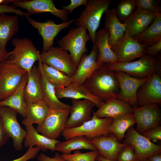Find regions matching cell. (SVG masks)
<instances>
[{
	"label": "cell",
	"mask_w": 161,
	"mask_h": 161,
	"mask_svg": "<svg viewBox=\"0 0 161 161\" xmlns=\"http://www.w3.org/2000/svg\"><path fill=\"white\" fill-rule=\"evenodd\" d=\"M49 109L43 99L27 105L25 112V117L22 124H40L47 116Z\"/></svg>",
	"instance_id": "f546056e"
},
{
	"label": "cell",
	"mask_w": 161,
	"mask_h": 161,
	"mask_svg": "<svg viewBox=\"0 0 161 161\" xmlns=\"http://www.w3.org/2000/svg\"><path fill=\"white\" fill-rule=\"evenodd\" d=\"M87 0H71L70 4L66 6H63L62 9L66 10L71 13L76 8L82 6H86Z\"/></svg>",
	"instance_id": "7bdbcfd3"
},
{
	"label": "cell",
	"mask_w": 161,
	"mask_h": 161,
	"mask_svg": "<svg viewBox=\"0 0 161 161\" xmlns=\"http://www.w3.org/2000/svg\"><path fill=\"white\" fill-rule=\"evenodd\" d=\"M55 92L57 97L59 99L68 98L75 100H88L93 102L98 108L103 102L91 94L83 85H77L71 83L65 87L55 89Z\"/></svg>",
	"instance_id": "4316f807"
},
{
	"label": "cell",
	"mask_w": 161,
	"mask_h": 161,
	"mask_svg": "<svg viewBox=\"0 0 161 161\" xmlns=\"http://www.w3.org/2000/svg\"><path fill=\"white\" fill-rule=\"evenodd\" d=\"M156 14L137 8L123 24L126 32L132 37L139 34L151 25Z\"/></svg>",
	"instance_id": "44dd1931"
},
{
	"label": "cell",
	"mask_w": 161,
	"mask_h": 161,
	"mask_svg": "<svg viewBox=\"0 0 161 161\" xmlns=\"http://www.w3.org/2000/svg\"><path fill=\"white\" fill-rule=\"evenodd\" d=\"M99 155L97 150L82 153L77 150L73 154H62L61 156L66 161H95Z\"/></svg>",
	"instance_id": "8d00e7d4"
},
{
	"label": "cell",
	"mask_w": 161,
	"mask_h": 161,
	"mask_svg": "<svg viewBox=\"0 0 161 161\" xmlns=\"http://www.w3.org/2000/svg\"><path fill=\"white\" fill-rule=\"evenodd\" d=\"M7 13H14L22 17L29 16L26 12H23L21 10L17 9V7L14 5H0V14Z\"/></svg>",
	"instance_id": "ab89813d"
},
{
	"label": "cell",
	"mask_w": 161,
	"mask_h": 161,
	"mask_svg": "<svg viewBox=\"0 0 161 161\" xmlns=\"http://www.w3.org/2000/svg\"><path fill=\"white\" fill-rule=\"evenodd\" d=\"M40 150V148L37 146L29 147L27 151L22 156L11 161H27L35 158Z\"/></svg>",
	"instance_id": "60d3db41"
},
{
	"label": "cell",
	"mask_w": 161,
	"mask_h": 161,
	"mask_svg": "<svg viewBox=\"0 0 161 161\" xmlns=\"http://www.w3.org/2000/svg\"><path fill=\"white\" fill-rule=\"evenodd\" d=\"M71 101L70 115L68 118L66 129L79 126L91 119L92 110L96 106L93 102L86 99H72Z\"/></svg>",
	"instance_id": "d6986e66"
},
{
	"label": "cell",
	"mask_w": 161,
	"mask_h": 161,
	"mask_svg": "<svg viewBox=\"0 0 161 161\" xmlns=\"http://www.w3.org/2000/svg\"><path fill=\"white\" fill-rule=\"evenodd\" d=\"M25 18L33 27L37 30L42 37L43 42L42 52L48 51L54 44V40L58 33L63 29L68 28L75 21V19L56 24L52 19H48L44 22L37 21L30 16Z\"/></svg>",
	"instance_id": "5bb4252c"
},
{
	"label": "cell",
	"mask_w": 161,
	"mask_h": 161,
	"mask_svg": "<svg viewBox=\"0 0 161 161\" xmlns=\"http://www.w3.org/2000/svg\"><path fill=\"white\" fill-rule=\"evenodd\" d=\"M27 73L8 58L0 63L1 101L8 97L16 90Z\"/></svg>",
	"instance_id": "52a82bcc"
},
{
	"label": "cell",
	"mask_w": 161,
	"mask_h": 161,
	"mask_svg": "<svg viewBox=\"0 0 161 161\" xmlns=\"http://www.w3.org/2000/svg\"><path fill=\"white\" fill-rule=\"evenodd\" d=\"M14 0H0V5H8L11 3H12Z\"/></svg>",
	"instance_id": "681fc988"
},
{
	"label": "cell",
	"mask_w": 161,
	"mask_h": 161,
	"mask_svg": "<svg viewBox=\"0 0 161 161\" xmlns=\"http://www.w3.org/2000/svg\"><path fill=\"white\" fill-rule=\"evenodd\" d=\"M41 62V65L44 74L55 89L67 86L72 82V77L53 67Z\"/></svg>",
	"instance_id": "e575fe53"
},
{
	"label": "cell",
	"mask_w": 161,
	"mask_h": 161,
	"mask_svg": "<svg viewBox=\"0 0 161 161\" xmlns=\"http://www.w3.org/2000/svg\"><path fill=\"white\" fill-rule=\"evenodd\" d=\"M87 30L83 26L72 28L65 36L57 41L59 47L69 52L77 67L83 55L88 51L86 44L91 39Z\"/></svg>",
	"instance_id": "8992f818"
},
{
	"label": "cell",
	"mask_w": 161,
	"mask_h": 161,
	"mask_svg": "<svg viewBox=\"0 0 161 161\" xmlns=\"http://www.w3.org/2000/svg\"><path fill=\"white\" fill-rule=\"evenodd\" d=\"M111 0H89L84 9L75 19L74 24L83 26L88 31L93 44H95V35L99 26L103 14L108 9Z\"/></svg>",
	"instance_id": "7a4b0ae2"
},
{
	"label": "cell",
	"mask_w": 161,
	"mask_h": 161,
	"mask_svg": "<svg viewBox=\"0 0 161 161\" xmlns=\"http://www.w3.org/2000/svg\"><path fill=\"white\" fill-rule=\"evenodd\" d=\"M80 149L97 150L91 140L85 136H78L58 143L55 147V151L68 154H71L73 151Z\"/></svg>",
	"instance_id": "d6a6232c"
},
{
	"label": "cell",
	"mask_w": 161,
	"mask_h": 161,
	"mask_svg": "<svg viewBox=\"0 0 161 161\" xmlns=\"http://www.w3.org/2000/svg\"><path fill=\"white\" fill-rule=\"evenodd\" d=\"M108 31L104 28L96 32L95 44L98 49L97 62L101 63H117L116 56L109 44Z\"/></svg>",
	"instance_id": "cb8c5ba5"
},
{
	"label": "cell",
	"mask_w": 161,
	"mask_h": 161,
	"mask_svg": "<svg viewBox=\"0 0 161 161\" xmlns=\"http://www.w3.org/2000/svg\"><path fill=\"white\" fill-rule=\"evenodd\" d=\"M105 13V28L109 32V44L112 49L123 37L126 31L124 24L116 16L114 8L108 9Z\"/></svg>",
	"instance_id": "f1b7e54d"
},
{
	"label": "cell",
	"mask_w": 161,
	"mask_h": 161,
	"mask_svg": "<svg viewBox=\"0 0 161 161\" xmlns=\"http://www.w3.org/2000/svg\"><path fill=\"white\" fill-rule=\"evenodd\" d=\"M38 67L40 72L41 75L43 99L49 108L70 109L71 106L62 103L57 97L55 88L49 81L45 76L42 69L40 60L38 61Z\"/></svg>",
	"instance_id": "83f0119b"
},
{
	"label": "cell",
	"mask_w": 161,
	"mask_h": 161,
	"mask_svg": "<svg viewBox=\"0 0 161 161\" xmlns=\"http://www.w3.org/2000/svg\"><path fill=\"white\" fill-rule=\"evenodd\" d=\"M115 72L120 88L117 99L125 101L132 107H138L136 99L137 90L151 76L145 78H138L123 72Z\"/></svg>",
	"instance_id": "e0dca14e"
},
{
	"label": "cell",
	"mask_w": 161,
	"mask_h": 161,
	"mask_svg": "<svg viewBox=\"0 0 161 161\" xmlns=\"http://www.w3.org/2000/svg\"><path fill=\"white\" fill-rule=\"evenodd\" d=\"M83 85L91 94L103 102L117 99L120 89L115 72L104 63L92 73Z\"/></svg>",
	"instance_id": "6da1fadb"
},
{
	"label": "cell",
	"mask_w": 161,
	"mask_h": 161,
	"mask_svg": "<svg viewBox=\"0 0 161 161\" xmlns=\"http://www.w3.org/2000/svg\"><path fill=\"white\" fill-rule=\"evenodd\" d=\"M137 8L156 14L160 12V1L157 0H136Z\"/></svg>",
	"instance_id": "f35d334b"
},
{
	"label": "cell",
	"mask_w": 161,
	"mask_h": 161,
	"mask_svg": "<svg viewBox=\"0 0 161 161\" xmlns=\"http://www.w3.org/2000/svg\"><path fill=\"white\" fill-rule=\"evenodd\" d=\"M38 161H66L64 159L61 155L58 153H55L53 157H49L44 153H41L37 157Z\"/></svg>",
	"instance_id": "f6af8a7d"
},
{
	"label": "cell",
	"mask_w": 161,
	"mask_h": 161,
	"mask_svg": "<svg viewBox=\"0 0 161 161\" xmlns=\"http://www.w3.org/2000/svg\"><path fill=\"white\" fill-rule=\"evenodd\" d=\"M28 79V74L24 76L20 85L16 90L5 99L0 101V106L8 107L16 111L21 116L25 117V110L27 106L24 92Z\"/></svg>",
	"instance_id": "484cf974"
},
{
	"label": "cell",
	"mask_w": 161,
	"mask_h": 161,
	"mask_svg": "<svg viewBox=\"0 0 161 161\" xmlns=\"http://www.w3.org/2000/svg\"><path fill=\"white\" fill-rule=\"evenodd\" d=\"M28 74L27 81L24 92L27 105L43 99L40 72L35 65Z\"/></svg>",
	"instance_id": "d4e9b609"
},
{
	"label": "cell",
	"mask_w": 161,
	"mask_h": 161,
	"mask_svg": "<svg viewBox=\"0 0 161 161\" xmlns=\"http://www.w3.org/2000/svg\"><path fill=\"white\" fill-rule=\"evenodd\" d=\"M19 16L0 14V42L6 48L8 42L18 32Z\"/></svg>",
	"instance_id": "1f68e13d"
},
{
	"label": "cell",
	"mask_w": 161,
	"mask_h": 161,
	"mask_svg": "<svg viewBox=\"0 0 161 161\" xmlns=\"http://www.w3.org/2000/svg\"><path fill=\"white\" fill-rule=\"evenodd\" d=\"M17 113L8 107L0 106V116L6 133L9 138L12 139L14 148L19 151L23 148L27 132L20 125L17 120Z\"/></svg>",
	"instance_id": "7c38bea8"
},
{
	"label": "cell",
	"mask_w": 161,
	"mask_h": 161,
	"mask_svg": "<svg viewBox=\"0 0 161 161\" xmlns=\"http://www.w3.org/2000/svg\"><path fill=\"white\" fill-rule=\"evenodd\" d=\"M146 47L126 32L123 37L111 49L116 56L117 63H124L132 61L145 55Z\"/></svg>",
	"instance_id": "4fadbf2b"
},
{
	"label": "cell",
	"mask_w": 161,
	"mask_h": 161,
	"mask_svg": "<svg viewBox=\"0 0 161 161\" xmlns=\"http://www.w3.org/2000/svg\"><path fill=\"white\" fill-rule=\"evenodd\" d=\"M140 44L147 47L161 40V13L157 14L152 23L145 30L133 37Z\"/></svg>",
	"instance_id": "4dcf8cb0"
},
{
	"label": "cell",
	"mask_w": 161,
	"mask_h": 161,
	"mask_svg": "<svg viewBox=\"0 0 161 161\" xmlns=\"http://www.w3.org/2000/svg\"><path fill=\"white\" fill-rule=\"evenodd\" d=\"M136 124V121L133 113H126L114 118L109 131L121 143L128 129Z\"/></svg>",
	"instance_id": "836d02e7"
},
{
	"label": "cell",
	"mask_w": 161,
	"mask_h": 161,
	"mask_svg": "<svg viewBox=\"0 0 161 161\" xmlns=\"http://www.w3.org/2000/svg\"><path fill=\"white\" fill-rule=\"evenodd\" d=\"M133 107L125 101L117 98L102 102L98 109L93 113L102 118H114L122 115L133 112Z\"/></svg>",
	"instance_id": "7402d4cb"
},
{
	"label": "cell",
	"mask_w": 161,
	"mask_h": 161,
	"mask_svg": "<svg viewBox=\"0 0 161 161\" xmlns=\"http://www.w3.org/2000/svg\"><path fill=\"white\" fill-rule=\"evenodd\" d=\"M135 117L136 130L143 135L145 132L160 125L161 114L159 104L152 103L140 107H133Z\"/></svg>",
	"instance_id": "30bf717a"
},
{
	"label": "cell",
	"mask_w": 161,
	"mask_h": 161,
	"mask_svg": "<svg viewBox=\"0 0 161 161\" xmlns=\"http://www.w3.org/2000/svg\"><path fill=\"white\" fill-rule=\"evenodd\" d=\"M98 49L95 44H93L91 51L87 55L84 54L77 66L76 72L72 77V83L77 85H83L92 73L103 63L97 62Z\"/></svg>",
	"instance_id": "ac0fdd59"
},
{
	"label": "cell",
	"mask_w": 161,
	"mask_h": 161,
	"mask_svg": "<svg viewBox=\"0 0 161 161\" xmlns=\"http://www.w3.org/2000/svg\"><path fill=\"white\" fill-rule=\"evenodd\" d=\"M135 161H140V160L139 159H137L135 160Z\"/></svg>",
	"instance_id": "f5cc1de1"
},
{
	"label": "cell",
	"mask_w": 161,
	"mask_h": 161,
	"mask_svg": "<svg viewBox=\"0 0 161 161\" xmlns=\"http://www.w3.org/2000/svg\"><path fill=\"white\" fill-rule=\"evenodd\" d=\"M95 161H101L100 160H97L96 159L95 160Z\"/></svg>",
	"instance_id": "db71d44e"
},
{
	"label": "cell",
	"mask_w": 161,
	"mask_h": 161,
	"mask_svg": "<svg viewBox=\"0 0 161 161\" xmlns=\"http://www.w3.org/2000/svg\"><path fill=\"white\" fill-rule=\"evenodd\" d=\"M99 155L109 160L116 161L119 151L126 144L120 142L116 137L111 133L91 140Z\"/></svg>",
	"instance_id": "ffe728a7"
},
{
	"label": "cell",
	"mask_w": 161,
	"mask_h": 161,
	"mask_svg": "<svg viewBox=\"0 0 161 161\" xmlns=\"http://www.w3.org/2000/svg\"><path fill=\"white\" fill-rule=\"evenodd\" d=\"M137 9L136 0H121L114 9L117 18L123 24Z\"/></svg>",
	"instance_id": "d590c367"
},
{
	"label": "cell",
	"mask_w": 161,
	"mask_h": 161,
	"mask_svg": "<svg viewBox=\"0 0 161 161\" xmlns=\"http://www.w3.org/2000/svg\"><path fill=\"white\" fill-rule=\"evenodd\" d=\"M7 52L6 48L0 42V63L7 58Z\"/></svg>",
	"instance_id": "7dc6e473"
},
{
	"label": "cell",
	"mask_w": 161,
	"mask_h": 161,
	"mask_svg": "<svg viewBox=\"0 0 161 161\" xmlns=\"http://www.w3.org/2000/svg\"><path fill=\"white\" fill-rule=\"evenodd\" d=\"M0 101H1L0 98Z\"/></svg>",
	"instance_id": "11a10c76"
},
{
	"label": "cell",
	"mask_w": 161,
	"mask_h": 161,
	"mask_svg": "<svg viewBox=\"0 0 161 161\" xmlns=\"http://www.w3.org/2000/svg\"><path fill=\"white\" fill-rule=\"evenodd\" d=\"M140 161H149L148 160V159L147 158V159H145L142 160H140Z\"/></svg>",
	"instance_id": "816d5d0a"
},
{
	"label": "cell",
	"mask_w": 161,
	"mask_h": 161,
	"mask_svg": "<svg viewBox=\"0 0 161 161\" xmlns=\"http://www.w3.org/2000/svg\"><path fill=\"white\" fill-rule=\"evenodd\" d=\"M149 140H161V126L155 127L148 130L143 135Z\"/></svg>",
	"instance_id": "b9f144b4"
},
{
	"label": "cell",
	"mask_w": 161,
	"mask_h": 161,
	"mask_svg": "<svg viewBox=\"0 0 161 161\" xmlns=\"http://www.w3.org/2000/svg\"><path fill=\"white\" fill-rule=\"evenodd\" d=\"M70 109H49L48 114L36 129L38 132L50 139H57L66 129Z\"/></svg>",
	"instance_id": "9c48e42d"
},
{
	"label": "cell",
	"mask_w": 161,
	"mask_h": 161,
	"mask_svg": "<svg viewBox=\"0 0 161 161\" xmlns=\"http://www.w3.org/2000/svg\"><path fill=\"white\" fill-rule=\"evenodd\" d=\"M160 72L154 73L138 89L136 99L138 107L161 103V78Z\"/></svg>",
	"instance_id": "2e32d148"
},
{
	"label": "cell",
	"mask_w": 161,
	"mask_h": 161,
	"mask_svg": "<svg viewBox=\"0 0 161 161\" xmlns=\"http://www.w3.org/2000/svg\"><path fill=\"white\" fill-rule=\"evenodd\" d=\"M96 159L100 160L101 161H112L108 160L100 155L98 156Z\"/></svg>",
	"instance_id": "f907efd6"
},
{
	"label": "cell",
	"mask_w": 161,
	"mask_h": 161,
	"mask_svg": "<svg viewBox=\"0 0 161 161\" xmlns=\"http://www.w3.org/2000/svg\"><path fill=\"white\" fill-rule=\"evenodd\" d=\"M123 143L131 144L140 160L147 159L154 154L161 152V146L155 144L138 133L134 126L129 128L123 140Z\"/></svg>",
	"instance_id": "8fae6325"
},
{
	"label": "cell",
	"mask_w": 161,
	"mask_h": 161,
	"mask_svg": "<svg viewBox=\"0 0 161 161\" xmlns=\"http://www.w3.org/2000/svg\"><path fill=\"white\" fill-rule=\"evenodd\" d=\"M113 120L112 118H99L93 113L91 119L79 126L65 129L61 135L66 140L78 136H85L91 140L108 135L111 133L109 129Z\"/></svg>",
	"instance_id": "277c9868"
},
{
	"label": "cell",
	"mask_w": 161,
	"mask_h": 161,
	"mask_svg": "<svg viewBox=\"0 0 161 161\" xmlns=\"http://www.w3.org/2000/svg\"><path fill=\"white\" fill-rule=\"evenodd\" d=\"M9 137L5 130L1 118L0 116V147L7 143Z\"/></svg>",
	"instance_id": "bcb514c9"
},
{
	"label": "cell",
	"mask_w": 161,
	"mask_h": 161,
	"mask_svg": "<svg viewBox=\"0 0 161 161\" xmlns=\"http://www.w3.org/2000/svg\"><path fill=\"white\" fill-rule=\"evenodd\" d=\"M12 43L14 48L7 52V58L27 73H29L35 63L39 60V52L33 42L28 38H14Z\"/></svg>",
	"instance_id": "3957f363"
},
{
	"label": "cell",
	"mask_w": 161,
	"mask_h": 161,
	"mask_svg": "<svg viewBox=\"0 0 161 161\" xmlns=\"http://www.w3.org/2000/svg\"><path fill=\"white\" fill-rule=\"evenodd\" d=\"M40 60L42 63L71 77L77 69L70 54L59 46L51 47L47 52H42Z\"/></svg>",
	"instance_id": "ba28073f"
},
{
	"label": "cell",
	"mask_w": 161,
	"mask_h": 161,
	"mask_svg": "<svg viewBox=\"0 0 161 161\" xmlns=\"http://www.w3.org/2000/svg\"><path fill=\"white\" fill-rule=\"evenodd\" d=\"M161 50V40L156 43L146 47L145 55L155 57Z\"/></svg>",
	"instance_id": "ee69618b"
},
{
	"label": "cell",
	"mask_w": 161,
	"mask_h": 161,
	"mask_svg": "<svg viewBox=\"0 0 161 161\" xmlns=\"http://www.w3.org/2000/svg\"><path fill=\"white\" fill-rule=\"evenodd\" d=\"M137 159L134 147L131 144H128L119 151L116 161H135Z\"/></svg>",
	"instance_id": "74e56055"
},
{
	"label": "cell",
	"mask_w": 161,
	"mask_h": 161,
	"mask_svg": "<svg viewBox=\"0 0 161 161\" xmlns=\"http://www.w3.org/2000/svg\"><path fill=\"white\" fill-rule=\"evenodd\" d=\"M148 159L149 161H161V153L154 154L149 157Z\"/></svg>",
	"instance_id": "c3c4849f"
},
{
	"label": "cell",
	"mask_w": 161,
	"mask_h": 161,
	"mask_svg": "<svg viewBox=\"0 0 161 161\" xmlns=\"http://www.w3.org/2000/svg\"><path fill=\"white\" fill-rule=\"evenodd\" d=\"M114 71L126 73L133 77L145 78L156 72H160V66L155 57L145 55L138 60L124 63H104Z\"/></svg>",
	"instance_id": "5b68a950"
},
{
	"label": "cell",
	"mask_w": 161,
	"mask_h": 161,
	"mask_svg": "<svg viewBox=\"0 0 161 161\" xmlns=\"http://www.w3.org/2000/svg\"><path fill=\"white\" fill-rule=\"evenodd\" d=\"M12 3L17 7L24 9L30 16L45 12H49L59 18L63 22L68 21L69 12L56 8L52 0H14Z\"/></svg>",
	"instance_id": "9a60e30c"
},
{
	"label": "cell",
	"mask_w": 161,
	"mask_h": 161,
	"mask_svg": "<svg viewBox=\"0 0 161 161\" xmlns=\"http://www.w3.org/2000/svg\"><path fill=\"white\" fill-rule=\"evenodd\" d=\"M24 126L27 134L24 141V144L26 148L36 145L39 147L41 150L43 151L48 150L55 151L56 145L61 141L49 138L40 134L32 124H27Z\"/></svg>",
	"instance_id": "603a6c76"
}]
</instances>
